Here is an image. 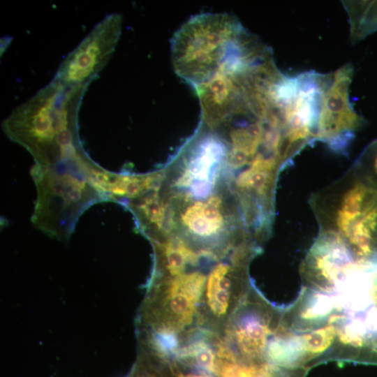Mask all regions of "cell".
<instances>
[{"label": "cell", "instance_id": "obj_1", "mask_svg": "<svg viewBox=\"0 0 377 377\" xmlns=\"http://www.w3.org/2000/svg\"><path fill=\"white\" fill-rule=\"evenodd\" d=\"M88 86H67L52 79L13 109L3 121L4 133L43 168L87 156L79 139L77 119Z\"/></svg>", "mask_w": 377, "mask_h": 377}, {"label": "cell", "instance_id": "obj_9", "mask_svg": "<svg viewBox=\"0 0 377 377\" xmlns=\"http://www.w3.org/2000/svg\"><path fill=\"white\" fill-rule=\"evenodd\" d=\"M336 337V327L333 325L312 329L300 336L305 362L327 351L334 343Z\"/></svg>", "mask_w": 377, "mask_h": 377}, {"label": "cell", "instance_id": "obj_11", "mask_svg": "<svg viewBox=\"0 0 377 377\" xmlns=\"http://www.w3.org/2000/svg\"><path fill=\"white\" fill-rule=\"evenodd\" d=\"M350 169L364 184L377 189V139L364 147Z\"/></svg>", "mask_w": 377, "mask_h": 377}, {"label": "cell", "instance_id": "obj_3", "mask_svg": "<svg viewBox=\"0 0 377 377\" xmlns=\"http://www.w3.org/2000/svg\"><path fill=\"white\" fill-rule=\"evenodd\" d=\"M31 172L37 188L32 222L51 236L67 239L82 212L103 200L89 170L81 165L48 168L35 165Z\"/></svg>", "mask_w": 377, "mask_h": 377}, {"label": "cell", "instance_id": "obj_8", "mask_svg": "<svg viewBox=\"0 0 377 377\" xmlns=\"http://www.w3.org/2000/svg\"><path fill=\"white\" fill-rule=\"evenodd\" d=\"M342 3L348 15L353 42L377 31V1H342Z\"/></svg>", "mask_w": 377, "mask_h": 377}, {"label": "cell", "instance_id": "obj_13", "mask_svg": "<svg viewBox=\"0 0 377 377\" xmlns=\"http://www.w3.org/2000/svg\"><path fill=\"white\" fill-rule=\"evenodd\" d=\"M130 377H167L154 368L138 366Z\"/></svg>", "mask_w": 377, "mask_h": 377}, {"label": "cell", "instance_id": "obj_10", "mask_svg": "<svg viewBox=\"0 0 377 377\" xmlns=\"http://www.w3.org/2000/svg\"><path fill=\"white\" fill-rule=\"evenodd\" d=\"M219 377H281V374L267 362H247L237 358L223 367Z\"/></svg>", "mask_w": 377, "mask_h": 377}, {"label": "cell", "instance_id": "obj_6", "mask_svg": "<svg viewBox=\"0 0 377 377\" xmlns=\"http://www.w3.org/2000/svg\"><path fill=\"white\" fill-rule=\"evenodd\" d=\"M275 318L260 297L248 291L220 333L226 345L239 360L266 362L268 342L277 330Z\"/></svg>", "mask_w": 377, "mask_h": 377}, {"label": "cell", "instance_id": "obj_12", "mask_svg": "<svg viewBox=\"0 0 377 377\" xmlns=\"http://www.w3.org/2000/svg\"><path fill=\"white\" fill-rule=\"evenodd\" d=\"M168 367L167 377H216L205 371L175 362H168Z\"/></svg>", "mask_w": 377, "mask_h": 377}, {"label": "cell", "instance_id": "obj_5", "mask_svg": "<svg viewBox=\"0 0 377 377\" xmlns=\"http://www.w3.org/2000/svg\"><path fill=\"white\" fill-rule=\"evenodd\" d=\"M353 74L351 64H346L330 73L323 93L317 129V141L343 154L355 133L367 124L363 117L355 111L349 100Z\"/></svg>", "mask_w": 377, "mask_h": 377}, {"label": "cell", "instance_id": "obj_4", "mask_svg": "<svg viewBox=\"0 0 377 377\" xmlns=\"http://www.w3.org/2000/svg\"><path fill=\"white\" fill-rule=\"evenodd\" d=\"M244 29L234 16L226 13L193 16L172 38V60L177 74L194 89L204 83Z\"/></svg>", "mask_w": 377, "mask_h": 377}, {"label": "cell", "instance_id": "obj_2", "mask_svg": "<svg viewBox=\"0 0 377 377\" xmlns=\"http://www.w3.org/2000/svg\"><path fill=\"white\" fill-rule=\"evenodd\" d=\"M309 203L319 232L337 235L357 260H377V189L349 169L312 193Z\"/></svg>", "mask_w": 377, "mask_h": 377}, {"label": "cell", "instance_id": "obj_7", "mask_svg": "<svg viewBox=\"0 0 377 377\" xmlns=\"http://www.w3.org/2000/svg\"><path fill=\"white\" fill-rule=\"evenodd\" d=\"M122 16L106 15L64 58L53 80L67 86L89 84L105 66L118 43Z\"/></svg>", "mask_w": 377, "mask_h": 377}]
</instances>
